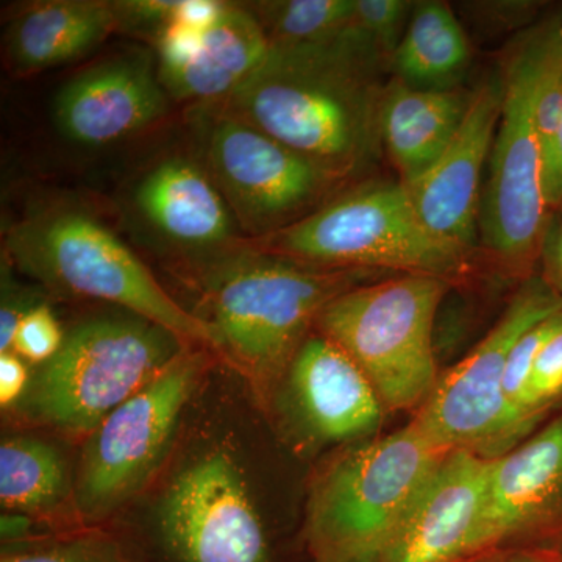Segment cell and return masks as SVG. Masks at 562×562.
<instances>
[{
	"label": "cell",
	"mask_w": 562,
	"mask_h": 562,
	"mask_svg": "<svg viewBox=\"0 0 562 562\" xmlns=\"http://www.w3.org/2000/svg\"><path fill=\"white\" fill-rule=\"evenodd\" d=\"M201 120V160L246 239L290 227L346 188L342 177L222 106Z\"/></svg>",
	"instance_id": "cell-10"
},
{
	"label": "cell",
	"mask_w": 562,
	"mask_h": 562,
	"mask_svg": "<svg viewBox=\"0 0 562 562\" xmlns=\"http://www.w3.org/2000/svg\"><path fill=\"white\" fill-rule=\"evenodd\" d=\"M413 10L408 0H355L353 25L391 61Z\"/></svg>",
	"instance_id": "cell-27"
},
{
	"label": "cell",
	"mask_w": 562,
	"mask_h": 562,
	"mask_svg": "<svg viewBox=\"0 0 562 562\" xmlns=\"http://www.w3.org/2000/svg\"><path fill=\"white\" fill-rule=\"evenodd\" d=\"M269 50L271 43L249 7L227 2L190 60L158 70V76L169 98L214 105L227 101L260 68Z\"/></svg>",
	"instance_id": "cell-20"
},
{
	"label": "cell",
	"mask_w": 562,
	"mask_h": 562,
	"mask_svg": "<svg viewBox=\"0 0 562 562\" xmlns=\"http://www.w3.org/2000/svg\"><path fill=\"white\" fill-rule=\"evenodd\" d=\"M452 281L394 277L342 292L316 328L368 376L384 412H414L438 383L435 324Z\"/></svg>",
	"instance_id": "cell-7"
},
{
	"label": "cell",
	"mask_w": 562,
	"mask_h": 562,
	"mask_svg": "<svg viewBox=\"0 0 562 562\" xmlns=\"http://www.w3.org/2000/svg\"><path fill=\"white\" fill-rule=\"evenodd\" d=\"M562 54V20L525 33L502 70L501 120L492 144L480 211V244L506 271L525 276L539 260L549 209L536 103L547 72Z\"/></svg>",
	"instance_id": "cell-6"
},
{
	"label": "cell",
	"mask_w": 562,
	"mask_h": 562,
	"mask_svg": "<svg viewBox=\"0 0 562 562\" xmlns=\"http://www.w3.org/2000/svg\"><path fill=\"white\" fill-rule=\"evenodd\" d=\"M158 530L177 562H271V547L241 469L214 450L173 479Z\"/></svg>",
	"instance_id": "cell-12"
},
{
	"label": "cell",
	"mask_w": 562,
	"mask_h": 562,
	"mask_svg": "<svg viewBox=\"0 0 562 562\" xmlns=\"http://www.w3.org/2000/svg\"><path fill=\"white\" fill-rule=\"evenodd\" d=\"M562 401V324L543 342L532 361L522 412L525 420L538 428L543 417Z\"/></svg>",
	"instance_id": "cell-25"
},
{
	"label": "cell",
	"mask_w": 562,
	"mask_h": 562,
	"mask_svg": "<svg viewBox=\"0 0 562 562\" xmlns=\"http://www.w3.org/2000/svg\"><path fill=\"white\" fill-rule=\"evenodd\" d=\"M542 280L562 299V206L550 211L543 228L539 260Z\"/></svg>",
	"instance_id": "cell-30"
},
{
	"label": "cell",
	"mask_w": 562,
	"mask_h": 562,
	"mask_svg": "<svg viewBox=\"0 0 562 562\" xmlns=\"http://www.w3.org/2000/svg\"><path fill=\"white\" fill-rule=\"evenodd\" d=\"M5 249L10 262L52 291L121 306L187 346L216 349L209 325L173 301L138 255L81 206L55 203L32 211L11 225Z\"/></svg>",
	"instance_id": "cell-3"
},
{
	"label": "cell",
	"mask_w": 562,
	"mask_h": 562,
	"mask_svg": "<svg viewBox=\"0 0 562 562\" xmlns=\"http://www.w3.org/2000/svg\"><path fill=\"white\" fill-rule=\"evenodd\" d=\"M471 61V43L450 5L414 3L405 35L391 57L395 80L419 90H452Z\"/></svg>",
	"instance_id": "cell-22"
},
{
	"label": "cell",
	"mask_w": 562,
	"mask_h": 562,
	"mask_svg": "<svg viewBox=\"0 0 562 562\" xmlns=\"http://www.w3.org/2000/svg\"><path fill=\"white\" fill-rule=\"evenodd\" d=\"M205 294L216 349L258 382H273L342 292L376 272L313 268L250 249L246 244L214 260Z\"/></svg>",
	"instance_id": "cell-2"
},
{
	"label": "cell",
	"mask_w": 562,
	"mask_h": 562,
	"mask_svg": "<svg viewBox=\"0 0 562 562\" xmlns=\"http://www.w3.org/2000/svg\"><path fill=\"white\" fill-rule=\"evenodd\" d=\"M246 5L271 47L322 43L353 25L355 0H265Z\"/></svg>",
	"instance_id": "cell-24"
},
{
	"label": "cell",
	"mask_w": 562,
	"mask_h": 562,
	"mask_svg": "<svg viewBox=\"0 0 562 562\" xmlns=\"http://www.w3.org/2000/svg\"><path fill=\"white\" fill-rule=\"evenodd\" d=\"M457 562H560L557 554L543 547H497L469 554Z\"/></svg>",
	"instance_id": "cell-34"
},
{
	"label": "cell",
	"mask_w": 562,
	"mask_h": 562,
	"mask_svg": "<svg viewBox=\"0 0 562 562\" xmlns=\"http://www.w3.org/2000/svg\"><path fill=\"white\" fill-rule=\"evenodd\" d=\"M2 310H0V353L11 350L14 333L20 327L25 314L36 305L22 297L20 290H11V284L3 280Z\"/></svg>",
	"instance_id": "cell-32"
},
{
	"label": "cell",
	"mask_w": 562,
	"mask_h": 562,
	"mask_svg": "<svg viewBox=\"0 0 562 562\" xmlns=\"http://www.w3.org/2000/svg\"><path fill=\"white\" fill-rule=\"evenodd\" d=\"M386 65L351 25L322 43L271 47L260 68L214 105L349 181L383 151Z\"/></svg>",
	"instance_id": "cell-1"
},
{
	"label": "cell",
	"mask_w": 562,
	"mask_h": 562,
	"mask_svg": "<svg viewBox=\"0 0 562 562\" xmlns=\"http://www.w3.org/2000/svg\"><path fill=\"white\" fill-rule=\"evenodd\" d=\"M114 32H121L114 2L40 0L18 11L3 47L11 72L25 77L90 54Z\"/></svg>",
	"instance_id": "cell-19"
},
{
	"label": "cell",
	"mask_w": 562,
	"mask_h": 562,
	"mask_svg": "<svg viewBox=\"0 0 562 562\" xmlns=\"http://www.w3.org/2000/svg\"><path fill=\"white\" fill-rule=\"evenodd\" d=\"M184 347L191 346L135 314L81 322L36 375L33 409L55 427L92 431Z\"/></svg>",
	"instance_id": "cell-8"
},
{
	"label": "cell",
	"mask_w": 562,
	"mask_h": 562,
	"mask_svg": "<svg viewBox=\"0 0 562 562\" xmlns=\"http://www.w3.org/2000/svg\"><path fill=\"white\" fill-rule=\"evenodd\" d=\"M561 535L562 413L490 461L469 554L497 547L549 549Z\"/></svg>",
	"instance_id": "cell-13"
},
{
	"label": "cell",
	"mask_w": 562,
	"mask_h": 562,
	"mask_svg": "<svg viewBox=\"0 0 562 562\" xmlns=\"http://www.w3.org/2000/svg\"><path fill=\"white\" fill-rule=\"evenodd\" d=\"M560 310L562 299L542 277H528L492 330L439 375L413 424L447 452L464 450L484 460L522 442L531 430L505 397L509 353L525 331Z\"/></svg>",
	"instance_id": "cell-9"
},
{
	"label": "cell",
	"mask_w": 562,
	"mask_h": 562,
	"mask_svg": "<svg viewBox=\"0 0 562 562\" xmlns=\"http://www.w3.org/2000/svg\"><path fill=\"white\" fill-rule=\"evenodd\" d=\"M549 549L552 550V552L557 554L558 560L562 562V535L552 543V546L549 547Z\"/></svg>",
	"instance_id": "cell-35"
},
{
	"label": "cell",
	"mask_w": 562,
	"mask_h": 562,
	"mask_svg": "<svg viewBox=\"0 0 562 562\" xmlns=\"http://www.w3.org/2000/svg\"><path fill=\"white\" fill-rule=\"evenodd\" d=\"M114 5L120 16L121 32H140L155 43L165 29L176 21L180 0H121Z\"/></svg>",
	"instance_id": "cell-29"
},
{
	"label": "cell",
	"mask_w": 562,
	"mask_h": 562,
	"mask_svg": "<svg viewBox=\"0 0 562 562\" xmlns=\"http://www.w3.org/2000/svg\"><path fill=\"white\" fill-rule=\"evenodd\" d=\"M169 99L157 58L147 50H132L66 81L55 95L52 117L69 143L103 149L155 127L168 114Z\"/></svg>",
	"instance_id": "cell-14"
},
{
	"label": "cell",
	"mask_w": 562,
	"mask_h": 562,
	"mask_svg": "<svg viewBox=\"0 0 562 562\" xmlns=\"http://www.w3.org/2000/svg\"><path fill=\"white\" fill-rule=\"evenodd\" d=\"M0 562H132L116 543L83 536L66 541L31 543L5 550Z\"/></svg>",
	"instance_id": "cell-26"
},
{
	"label": "cell",
	"mask_w": 562,
	"mask_h": 562,
	"mask_svg": "<svg viewBox=\"0 0 562 562\" xmlns=\"http://www.w3.org/2000/svg\"><path fill=\"white\" fill-rule=\"evenodd\" d=\"M472 92L419 90L390 81L382 113L383 149L402 183L419 179L439 160L460 131Z\"/></svg>",
	"instance_id": "cell-21"
},
{
	"label": "cell",
	"mask_w": 562,
	"mask_h": 562,
	"mask_svg": "<svg viewBox=\"0 0 562 562\" xmlns=\"http://www.w3.org/2000/svg\"><path fill=\"white\" fill-rule=\"evenodd\" d=\"M288 395L305 430L321 442L379 436L384 408L368 376L324 335H312L286 373Z\"/></svg>",
	"instance_id": "cell-17"
},
{
	"label": "cell",
	"mask_w": 562,
	"mask_h": 562,
	"mask_svg": "<svg viewBox=\"0 0 562 562\" xmlns=\"http://www.w3.org/2000/svg\"><path fill=\"white\" fill-rule=\"evenodd\" d=\"M542 191L549 211L562 206V120L557 136L542 155Z\"/></svg>",
	"instance_id": "cell-31"
},
{
	"label": "cell",
	"mask_w": 562,
	"mask_h": 562,
	"mask_svg": "<svg viewBox=\"0 0 562 562\" xmlns=\"http://www.w3.org/2000/svg\"><path fill=\"white\" fill-rule=\"evenodd\" d=\"M490 461L464 450L447 454L413 512L369 562H457L468 557Z\"/></svg>",
	"instance_id": "cell-18"
},
{
	"label": "cell",
	"mask_w": 562,
	"mask_h": 562,
	"mask_svg": "<svg viewBox=\"0 0 562 562\" xmlns=\"http://www.w3.org/2000/svg\"><path fill=\"white\" fill-rule=\"evenodd\" d=\"M449 453L409 422L336 454L314 480L306 505V541L314 560L371 561Z\"/></svg>",
	"instance_id": "cell-4"
},
{
	"label": "cell",
	"mask_w": 562,
	"mask_h": 562,
	"mask_svg": "<svg viewBox=\"0 0 562 562\" xmlns=\"http://www.w3.org/2000/svg\"><path fill=\"white\" fill-rule=\"evenodd\" d=\"M202 371L201 351L184 347L92 430L77 480L81 513L105 516L144 486L169 449Z\"/></svg>",
	"instance_id": "cell-11"
},
{
	"label": "cell",
	"mask_w": 562,
	"mask_h": 562,
	"mask_svg": "<svg viewBox=\"0 0 562 562\" xmlns=\"http://www.w3.org/2000/svg\"><path fill=\"white\" fill-rule=\"evenodd\" d=\"M65 336L49 306L40 303L21 321L10 351L24 360L44 364L61 349Z\"/></svg>",
	"instance_id": "cell-28"
},
{
	"label": "cell",
	"mask_w": 562,
	"mask_h": 562,
	"mask_svg": "<svg viewBox=\"0 0 562 562\" xmlns=\"http://www.w3.org/2000/svg\"><path fill=\"white\" fill-rule=\"evenodd\" d=\"M244 244L313 268L450 281L469 271L471 257L436 238L420 221L405 184L392 180L346 187L290 227Z\"/></svg>",
	"instance_id": "cell-5"
},
{
	"label": "cell",
	"mask_w": 562,
	"mask_h": 562,
	"mask_svg": "<svg viewBox=\"0 0 562 562\" xmlns=\"http://www.w3.org/2000/svg\"><path fill=\"white\" fill-rule=\"evenodd\" d=\"M132 206L151 235L181 254L217 260L246 239L205 165L190 155L151 162L133 187Z\"/></svg>",
	"instance_id": "cell-16"
},
{
	"label": "cell",
	"mask_w": 562,
	"mask_h": 562,
	"mask_svg": "<svg viewBox=\"0 0 562 562\" xmlns=\"http://www.w3.org/2000/svg\"><path fill=\"white\" fill-rule=\"evenodd\" d=\"M29 382L24 361L13 351L0 353V403L9 406L18 401Z\"/></svg>",
	"instance_id": "cell-33"
},
{
	"label": "cell",
	"mask_w": 562,
	"mask_h": 562,
	"mask_svg": "<svg viewBox=\"0 0 562 562\" xmlns=\"http://www.w3.org/2000/svg\"><path fill=\"white\" fill-rule=\"evenodd\" d=\"M66 490V468L49 443L10 438L0 446V501L9 513L50 508Z\"/></svg>",
	"instance_id": "cell-23"
},
{
	"label": "cell",
	"mask_w": 562,
	"mask_h": 562,
	"mask_svg": "<svg viewBox=\"0 0 562 562\" xmlns=\"http://www.w3.org/2000/svg\"><path fill=\"white\" fill-rule=\"evenodd\" d=\"M502 74L472 91L452 143L419 179L405 184L420 221L441 241L472 254L480 241L483 172L501 120Z\"/></svg>",
	"instance_id": "cell-15"
}]
</instances>
